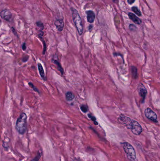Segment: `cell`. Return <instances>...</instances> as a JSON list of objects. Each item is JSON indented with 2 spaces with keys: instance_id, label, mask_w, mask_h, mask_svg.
<instances>
[{
  "instance_id": "cell-27",
  "label": "cell",
  "mask_w": 160,
  "mask_h": 161,
  "mask_svg": "<svg viewBox=\"0 0 160 161\" xmlns=\"http://www.w3.org/2000/svg\"><path fill=\"white\" fill-rule=\"evenodd\" d=\"M11 29H12V31L13 33L15 35H17V34H16V30H15L13 27H12V28H11Z\"/></svg>"
},
{
  "instance_id": "cell-15",
  "label": "cell",
  "mask_w": 160,
  "mask_h": 161,
  "mask_svg": "<svg viewBox=\"0 0 160 161\" xmlns=\"http://www.w3.org/2000/svg\"><path fill=\"white\" fill-rule=\"evenodd\" d=\"M131 70L132 73V75L134 79H136L138 77V69L137 68L134 66H131Z\"/></svg>"
},
{
  "instance_id": "cell-10",
  "label": "cell",
  "mask_w": 160,
  "mask_h": 161,
  "mask_svg": "<svg viewBox=\"0 0 160 161\" xmlns=\"http://www.w3.org/2000/svg\"><path fill=\"white\" fill-rule=\"evenodd\" d=\"M86 13L87 15V21L90 23H93L95 18V15L94 12L91 10H89L86 11Z\"/></svg>"
},
{
  "instance_id": "cell-22",
  "label": "cell",
  "mask_w": 160,
  "mask_h": 161,
  "mask_svg": "<svg viewBox=\"0 0 160 161\" xmlns=\"http://www.w3.org/2000/svg\"><path fill=\"white\" fill-rule=\"evenodd\" d=\"M36 25L37 26L40 27L41 28V30H42V29L44 28V26H43V23L41 22V21H38V22H36Z\"/></svg>"
},
{
  "instance_id": "cell-23",
  "label": "cell",
  "mask_w": 160,
  "mask_h": 161,
  "mask_svg": "<svg viewBox=\"0 0 160 161\" xmlns=\"http://www.w3.org/2000/svg\"><path fill=\"white\" fill-rule=\"evenodd\" d=\"M136 28H137L136 26L133 24H131L129 25V29L131 31H134L135 29H136Z\"/></svg>"
},
{
  "instance_id": "cell-12",
  "label": "cell",
  "mask_w": 160,
  "mask_h": 161,
  "mask_svg": "<svg viewBox=\"0 0 160 161\" xmlns=\"http://www.w3.org/2000/svg\"><path fill=\"white\" fill-rule=\"evenodd\" d=\"M38 70L40 73V74L41 76V77L44 80L46 81V77L45 74V72L44 70V68L42 65L40 63H38Z\"/></svg>"
},
{
  "instance_id": "cell-17",
  "label": "cell",
  "mask_w": 160,
  "mask_h": 161,
  "mask_svg": "<svg viewBox=\"0 0 160 161\" xmlns=\"http://www.w3.org/2000/svg\"><path fill=\"white\" fill-rule=\"evenodd\" d=\"M131 10L138 16H141L142 15L141 12H140V11L139 10V9H138L137 7H136V6L132 7L131 8Z\"/></svg>"
},
{
  "instance_id": "cell-16",
  "label": "cell",
  "mask_w": 160,
  "mask_h": 161,
  "mask_svg": "<svg viewBox=\"0 0 160 161\" xmlns=\"http://www.w3.org/2000/svg\"><path fill=\"white\" fill-rule=\"evenodd\" d=\"M54 63L57 65V69L58 70L60 71V72L62 74H63V69L62 68V67L60 63H59V62L58 61H57V60H54Z\"/></svg>"
},
{
  "instance_id": "cell-29",
  "label": "cell",
  "mask_w": 160,
  "mask_h": 161,
  "mask_svg": "<svg viewBox=\"0 0 160 161\" xmlns=\"http://www.w3.org/2000/svg\"><path fill=\"white\" fill-rule=\"evenodd\" d=\"M113 0V1H114V2H115V1L116 0Z\"/></svg>"
},
{
  "instance_id": "cell-2",
  "label": "cell",
  "mask_w": 160,
  "mask_h": 161,
  "mask_svg": "<svg viewBox=\"0 0 160 161\" xmlns=\"http://www.w3.org/2000/svg\"><path fill=\"white\" fill-rule=\"evenodd\" d=\"M71 10L72 12V17L75 26L78 30L79 35H81L83 34L84 31L81 18L78 12L76 9L73 8H71Z\"/></svg>"
},
{
  "instance_id": "cell-9",
  "label": "cell",
  "mask_w": 160,
  "mask_h": 161,
  "mask_svg": "<svg viewBox=\"0 0 160 161\" xmlns=\"http://www.w3.org/2000/svg\"><path fill=\"white\" fill-rule=\"evenodd\" d=\"M54 24L58 31L62 32L63 30L64 26V23L63 19H56L54 21Z\"/></svg>"
},
{
  "instance_id": "cell-3",
  "label": "cell",
  "mask_w": 160,
  "mask_h": 161,
  "mask_svg": "<svg viewBox=\"0 0 160 161\" xmlns=\"http://www.w3.org/2000/svg\"><path fill=\"white\" fill-rule=\"evenodd\" d=\"M122 145L128 159L130 161H135L136 155L132 146L128 142H123Z\"/></svg>"
},
{
  "instance_id": "cell-20",
  "label": "cell",
  "mask_w": 160,
  "mask_h": 161,
  "mask_svg": "<svg viewBox=\"0 0 160 161\" xmlns=\"http://www.w3.org/2000/svg\"><path fill=\"white\" fill-rule=\"evenodd\" d=\"M80 109H81L82 111L84 113H86L88 110V107H87L86 105H82L80 106Z\"/></svg>"
},
{
  "instance_id": "cell-7",
  "label": "cell",
  "mask_w": 160,
  "mask_h": 161,
  "mask_svg": "<svg viewBox=\"0 0 160 161\" xmlns=\"http://www.w3.org/2000/svg\"><path fill=\"white\" fill-rule=\"evenodd\" d=\"M0 16L3 19L8 21L11 19L12 15L11 12L9 10L5 9L1 11Z\"/></svg>"
},
{
  "instance_id": "cell-24",
  "label": "cell",
  "mask_w": 160,
  "mask_h": 161,
  "mask_svg": "<svg viewBox=\"0 0 160 161\" xmlns=\"http://www.w3.org/2000/svg\"><path fill=\"white\" fill-rule=\"evenodd\" d=\"M136 0H127V2L130 5H132L135 1Z\"/></svg>"
},
{
  "instance_id": "cell-5",
  "label": "cell",
  "mask_w": 160,
  "mask_h": 161,
  "mask_svg": "<svg viewBox=\"0 0 160 161\" xmlns=\"http://www.w3.org/2000/svg\"><path fill=\"white\" fill-rule=\"evenodd\" d=\"M145 115L149 120L155 122H157V115L156 113L150 108H147L145 110Z\"/></svg>"
},
{
  "instance_id": "cell-21",
  "label": "cell",
  "mask_w": 160,
  "mask_h": 161,
  "mask_svg": "<svg viewBox=\"0 0 160 161\" xmlns=\"http://www.w3.org/2000/svg\"><path fill=\"white\" fill-rule=\"evenodd\" d=\"M88 117L94 122V123L95 124V125H97L98 124V123L97 122H96V118L93 115H91V114H88Z\"/></svg>"
},
{
  "instance_id": "cell-1",
  "label": "cell",
  "mask_w": 160,
  "mask_h": 161,
  "mask_svg": "<svg viewBox=\"0 0 160 161\" xmlns=\"http://www.w3.org/2000/svg\"><path fill=\"white\" fill-rule=\"evenodd\" d=\"M27 115L25 113H22L18 118L16 124V129L21 135L24 134L27 130Z\"/></svg>"
},
{
  "instance_id": "cell-30",
  "label": "cell",
  "mask_w": 160,
  "mask_h": 161,
  "mask_svg": "<svg viewBox=\"0 0 160 161\" xmlns=\"http://www.w3.org/2000/svg\"><path fill=\"white\" fill-rule=\"evenodd\" d=\"M78 161V160H74V161Z\"/></svg>"
},
{
  "instance_id": "cell-4",
  "label": "cell",
  "mask_w": 160,
  "mask_h": 161,
  "mask_svg": "<svg viewBox=\"0 0 160 161\" xmlns=\"http://www.w3.org/2000/svg\"><path fill=\"white\" fill-rule=\"evenodd\" d=\"M130 130L136 135H139L142 131V129L140 124L138 122L133 120H132Z\"/></svg>"
},
{
  "instance_id": "cell-14",
  "label": "cell",
  "mask_w": 160,
  "mask_h": 161,
  "mask_svg": "<svg viewBox=\"0 0 160 161\" xmlns=\"http://www.w3.org/2000/svg\"><path fill=\"white\" fill-rule=\"evenodd\" d=\"M65 98L68 101H71L74 99V95L71 92L68 91L65 94Z\"/></svg>"
},
{
  "instance_id": "cell-8",
  "label": "cell",
  "mask_w": 160,
  "mask_h": 161,
  "mask_svg": "<svg viewBox=\"0 0 160 161\" xmlns=\"http://www.w3.org/2000/svg\"><path fill=\"white\" fill-rule=\"evenodd\" d=\"M138 91L140 96L142 98V103L144 102L147 94V90L143 84L141 83L138 86Z\"/></svg>"
},
{
  "instance_id": "cell-19",
  "label": "cell",
  "mask_w": 160,
  "mask_h": 161,
  "mask_svg": "<svg viewBox=\"0 0 160 161\" xmlns=\"http://www.w3.org/2000/svg\"><path fill=\"white\" fill-rule=\"evenodd\" d=\"M41 153L40 152H39L38 153V155L36 156V157H35L32 160L30 161H39L41 157Z\"/></svg>"
},
{
  "instance_id": "cell-18",
  "label": "cell",
  "mask_w": 160,
  "mask_h": 161,
  "mask_svg": "<svg viewBox=\"0 0 160 161\" xmlns=\"http://www.w3.org/2000/svg\"><path fill=\"white\" fill-rule=\"evenodd\" d=\"M28 85H29V86L31 88H32L35 91H36V92H38V93H40V92L39 90H38V89L34 85V84H33L32 83H31V82L29 83H28Z\"/></svg>"
},
{
  "instance_id": "cell-28",
  "label": "cell",
  "mask_w": 160,
  "mask_h": 161,
  "mask_svg": "<svg viewBox=\"0 0 160 161\" xmlns=\"http://www.w3.org/2000/svg\"><path fill=\"white\" fill-rule=\"evenodd\" d=\"M93 27V26L92 25H90V26H89V30L90 31H91V30L92 29Z\"/></svg>"
},
{
  "instance_id": "cell-11",
  "label": "cell",
  "mask_w": 160,
  "mask_h": 161,
  "mask_svg": "<svg viewBox=\"0 0 160 161\" xmlns=\"http://www.w3.org/2000/svg\"><path fill=\"white\" fill-rule=\"evenodd\" d=\"M128 17L134 23L137 25H140L142 23L141 20L136 15L131 12H129L128 13Z\"/></svg>"
},
{
  "instance_id": "cell-13",
  "label": "cell",
  "mask_w": 160,
  "mask_h": 161,
  "mask_svg": "<svg viewBox=\"0 0 160 161\" xmlns=\"http://www.w3.org/2000/svg\"><path fill=\"white\" fill-rule=\"evenodd\" d=\"M43 32H42V30H41V31L39 32V35H38V36L40 38V39L41 40L42 43H43V52H42V54L43 55H44L45 52H46V49H47V46H46V43L45 42V41L43 40V38H42V36H43Z\"/></svg>"
},
{
  "instance_id": "cell-6",
  "label": "cell",
  "mask_w": 160,
  "mask_h": 161,
  "mask_svg": "<svg viewBox=\"0 0 160 161\" xmlns=\"http://www.w3.org/2000/svg\"><path fill=\"white\" fill-rule=\"evenodd\" d=\"M118 120L121 122L123 125H124L126 128L128 129H130L132 122V120H131L130 118L124 116L123 114L120 115Z\"/></svg>"
},
{
  "instance_id": "cell-26",
  "label": "cell",
  "mask_w": 160,
  "mask_h": 161,
  "mask_svg": "<svg viewBox=\"0 0 160 161\" xmlns=\"http://www.w3.org/2000/svg\"><path fill=\"white\" fill-rule=\"evenodd\" d=\"M22 50L23 51H25L26 49V44L25 43H24L22 44Z\"/></svg>"
},
{
  "instance_id": "cell-25",
  "label": "cell",
  "mask_w": 160,
  "mask_h": 161,
  "mask_svg": "<svg viewBox=\"0 0 160 161\" xmlns=\"http://www.w3.org/2000/svg\"><path fill=\"white\" fill-rule=\"evenodd\" d=\"M27 56H26L25 57H23V59H22V60H23V61L24 62H25L26 61H27V60H28V57H27Z\"/></svg>"
}]
</instances>
